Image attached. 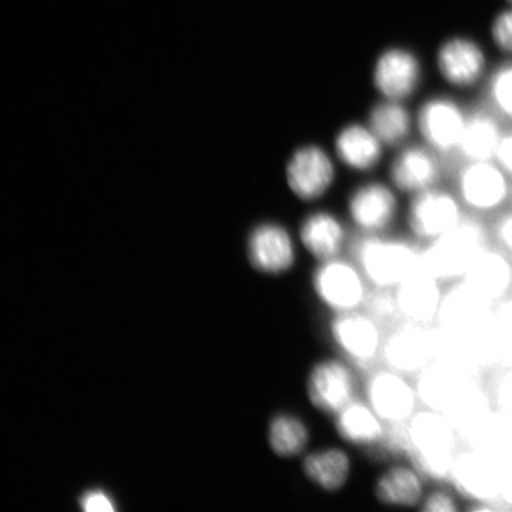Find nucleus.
I'll list each match as a JSON object with an SVG mask.
<instances>
[{
	"label": "nucleus",
	"instance_id": "f257e3e1",
	"mask_svg": "<svg viewBox=\"0 0 512 512\" xmlns=\"http://www.w3.org/2000/svg\"><path fill=\"white\" fill-rule=\"evenodd\" d=\"M409 456L421 475L433 480H451L458 453V435L443 413L426 408L407 421Z\"/></svg>",
	"mask_w": 512,
	"mask_h": 512
},
{
	"label": "nucleus",
	"instance_id": "f03ea898",
	"mask_svg": "<svg viewBox=\"0 0 512 512\" xmlns=\"http://www.w3.org/2000/svg\"><path fill=\"white\" fill-rule=\"evenodd\" d=\"M486 248L488 235L482 224L463 219L450 232L428 243L420 253V268L440 281L462 280Z\"/></svg>",
	"mask_w": 512,
	"mask_h": 512
},
{
	"label": "nucleus",
	"instance_id": "7ed1b4c3",
	"mask_svg": "<svg viewBox=\"0 0 512 512\" xmlns=\"http://www.w3.org/2000/svg\"><path fill=\"white\" fill-rule=\"evenodd\" d=\"M420 253L408 242L370 238L358 246L361 271L377 288H395L420 267Z\"/></svg>",
	"mask_w": 512,
	"mask_h": 512
},
{
	"label": "nucleus",
	"instance_id": "20e7f679",
	"mask_svg": "<svg viewBox=\"0 0 512 512\" xmlns=\"http://www.w3.org/2000/svg\"><path fill=\"white\" fill-rule=\"evenodd\" d=\"M366 277L361 268L338 258L320 262L312 287L324 306L337 313L357 311L367 302Z\"/></svg>",
	"mask_w": 512,
	"mask_h": 512
},
{
	"label": "nucleus",
	"instance_id": "39448f33",
	"mask_svg": "<svg viewBox=\"0 0 512 512\" xmlns=\"http://www.w3.org/2000/svg\"><path fill=\"white\" fill-rule=\"evenodd\" d=\"M451 482L463 497L479 505L478 510H503L498 504L501 464L470 447L458 453Z\"/></svg>",
	"mask_w": 512,
	"mask_h": 512
},
{
	"label": "nucleus",
	"instance_id": "423d86ee",
	"mask_svg": "<svg viewBox=\"0 0 512 512\" xmlns=\"http://www.w3.org/2000/svg\"><path fill=\"white\" fill-rule=\"evenodd\" d=\"M335 164L328 151L316 144L298 147L286 166V181L293 195L303 202L322 198L334 185Z\"/></svg>",
	"mask_w": 512,
	"mask_h": 512
},
{
	"label": "nucleus",
	"instance_id": "0eeeda50",
	"mask_svg": "<svg viewBox=\"0 0 512 512\" xmlns=\"http://www.w3.org/2000/svg\"><path fill=\"white\" fill-rule=\"evenodd\" d=\"M306 393L319 412L336 415L354 401V375L347 364L334 358L319 361L307 375Z\"/></svg>",
	"mask_w": 512,
	"mask_h": 512
},
{
	"label": "nucleus",
	"instance_id": "6e6552de",
	"mask_svg": "<svg viewBox=\"0 0 512 512\" xmlns=\"http://www.w3.org/2000/svg\"><path fill=\"white\" fill-rule=\"evenodd\" d=\"M462 220L457 198L434 188L416 194L408 211L412 232L428 242L450 232Z\"/></svg>",
	"mask_w": 512,
	"mask_h": 512
},
{
	"label": "nucleus",
	"instance_id": "1a4fd4ad",
	"mask_svg": "<svg viewBox=\"0 0 512 512\" xmlns=\"http://www.w3.org/2000/svg\"><path fill=\"white\" fill-rule=\"evenodd\" d=\"M369 406L380 418L392 425L407 424L419 402L415 387L403 374L389 369L375 374L368 382Z\"/></svg>",
	"mask_w": 512,
	"mask_h": 512
},
{
	"label": "nucleus",
	"instance_id": "9d476101",
	"mask_svg": "<svg viewBox=\"0 0 512 512\" xmlns=\"http://www.w3.org/2000/svg\"><path fill=\"white\" fill-rule=\"evenodd\" d=\"M421 63L405 48H390L379 56L373 69L374 86L383 99L405 101L418 91Z\"/></svg>",
	"mask_w": 512,
	"mask_h": 512
},
{
	"label": "nucleus",
	"instance_id": "9b49d317",
	"mask_svg": "<svg viewBox=\"0 0 512 512\" xmlns=\"http://www.w3.org/2000/svg\"><path fill=\"white\" fill-rule=\"evenodd\" d=\"M249 261L256 270L280 275L296 265L297 249L292 235L278 223H264L256 227L248 239Z\"/></svg>",
	"mask_w": 512,
	"mask_h": 512
},
{
	"label": "nucleus",
	"instance_id": "f8f14e48",
	"mask_svg": "<svg viewBox=\"0 0 512 512\" xmlns=\"http://www.w3.org/2000/svg\"><path fill=\"white\" fill-rule=\"evenodd\" d=\"M458 187L466 206L480 211L501 207L509 195L505 171L491 160L467 164L460 174Z\"/></svg>",
	"mask_w": 512,
	"mask_h": 512
},
{
	"label": "nucleus",
	"instance_id": "ddd939ff",
	"mask_svg": "<svg viewBox=\"0 0 512 512\" xmlns=\"http://www.w3.org/2000/svg\"><path fill=\"white\" fill-rule=\"evenodd\" d=\"M466 120L456 101L438 96L422 105L418 126L422 138L433 150L447 152L458 149Z\"/></svg>",
	"mask_w": 512,
	"mask_h": 512
},
{
	"label": "nucleus",
	"instance_id": "4468645a",
	"mask_svg": "<svg viewBox=\"0 0 512 512\" xmlns=\"http://www.w3.org/2000/svg\"><path fill=\"white\" fill-rule=\"evenodd\" d=\"M382 354L389 369L401 374L419 373L433 361L432 332L421 324L403 325L388 337Z\"/></svg>",
	"mask_w": 512,
	"mask_h": 512
},
{
	"label": "nucleus",
	"instance_id": "2eb2a0df",
	"mask_svg": "<svg viewBox=\"0 0 512 512\" xmlns=\"http://www.w3.org/2000/svg\"><path fill=\"white\" fill-rule=\"evenodd\" d=\"M331 337L350 360L358 363L373 361L383 347L374 318L357 311L338 313L331 322Z\"/></svg>",
	"mask_w": 512,
	"mask_h": 512
},
{
	"label": "nucleus",
	"instance_id": "dca6fc26",
	"mask_svg": "<svg viewBox=\"0 0 512 512\" xmlns=\"http://www.w3.org/2000/svg\"><path fill=\"white\" fill-rule=\"evenodd\" d=\"M441 281L418 268L395 287L399 313L409 323L426 325L437 319L444 293Z\"/></svg>",
	"mask_w": 512,
	"mask_h": 512
},
{
	"label": "nucleus",
	"instance_id": "f3484780",
	"mask_svg": "<svg viewBox=\"0 0 512 512\" xmlns=\"http://www.w3.org/2000/svg\"><path fill=\"white\" fill-rule=\"evenodd\" d=\"M476 375L454 364L433 360L419 371L416 394L426 408L444 413Z\"/></svg>",
	"mask_w": 512,
	"mask_h": 512
},
{
	"label": "nucleus",
	"instance_id": "a211bd4d",
	"mask_svg": "<svg viewBox=\"0 0 512 512\" xmlns=\"http://www.w3.org/2000/svg\"><path fill=\"white\" fill-rule=\"evenodd\" d=\"M348 213L352 222L364 232L379 233L395 220L398 201L386 184L367 183L352 191Z\"/></svg>",
	"mask_w": 512,
	"mask_h": 512
},
{
	"label": "nucleus",
	"instance_id": "6ab92c4d",
	"mask_svg": "<svg viewBox=\"0 0 512 512\" xmlns=\"http://www.w3.org/2000/svg\"><path fill=\"white\" fill-rule=\"evenodd\" d=\"M439 73L454 87L467 88L482 79L486 57L476 42L467 38H452L438 50Z\"/></svg>",
	"mask_w": 512,
	"mask_h": 512
},
{
	"label": "nucleus",
	"instance_id": "aec40b11",
	"mask_svg": "<svg viewBox=\"0 0 512 512\" xmlns=\"http://www.w3.org/2000/svg\"><path fill=\"white\" fill-rule=\"evenodd\" d=\"M464 283L479 297L494 305L507 296L512 287V264L503 253L486 248L465 273Z\"/></svg>",
	"mask_w": 512,
	"mask_h": 512
},
{
	"label": "nucleus",
	"instance_id": "412c9836",
	"mask_svg": "<svg viewBox=\"0 0 512 512\" xmlns=\"http://www.w3.org/2000/svg\"><path fill=\"white\" fill-rule=\"evenodd\" d=\"M438 177L437 159L420 146H409L402 150L390 168V178L395 188L414 195L432 189Z\"/></svg>",
	"mask_w": 512,
	"mask_h": 512
},
{
	"label": "nucleus",
	"instance_id": "4be33fe9",
	"mask_svg": "<svg viewBox=\"0 0 512 512\" xmlns=\"http://www.w3.org/2000/svg\"><path fill=\"white\" fill-rule=\"evenodd\" d=\"M299 239L306 251L320 262L338 258L345 241V229L329 211L307 215L300 224Z\"/></svg>",
	"mask_w": 512,
	"mask_h": 512
},
{
	"label": "nucleus",
	"instance_id": "5701e85b",
	"mask_svg": "<svg viewBox=\"0 0 512 512\" xmlns=\"http://www.w3.org/2000/svg\"><path fill=\"white\" fill-rule=\"evenodd\" d=\"M383 144L369 126L350 124L337 133L335 151L349 169L366 172L381 162Z\"/></svg>",
	"mask_w": 512,
	"mask_h": 512
},
{
	"label": "nucleus",
	"instance_id": "b1692460",
	"mask_svg": "<svg viewBox=\"0 0 512 512\" xmlns=\"http://www.w3.org/2000/svg\"><path fill=\"white\" fill-rule=\"evenodd\" d=\"M494 412L488 393L477 379L471 380L443 413L458 437L469 441Z\"/></svg>",
	"mask_w": 512,
	"mask_h": 512
},
{
	"label": "nucleus",
	"instance_id": "393cba45",
	"mask_svg": "<svg viewBox=\"0 0 512 512\" xmlns=\"http://www.w3.org/2000/svg\"><path fill=\"white\" fill-rule=\"evenodd\" d=\"M304 475L313 485L326 492L341 491L348 484L352 462L341 447H324L307 453L303 459Z\"/></svg>",
	"mask_w": 512,
	"mask_h": 512
},
{
	"label": "nucleus",
	"instance_id": "a878e982",
	"mask_svg": "<svg viewBox=\"0 0 512 512\" xmlns=\"http://www.w3.org/2000/svg\"><path fill=\"white\" fill-rule=\"evenodd\" d=\"M374 494L381 504L414 508L424 501V483L415 466L395 465L377 478Z\"/></svg>",
	"mask_w": 512,
	"mask_h": 512
},
{
	"label": "nucleus",
	"instance_id": "bb28decb",
	"mask_svg": "<svg viewBox=\"0 0 512 512\" xmlns=\"http://www.w3.org/2000/svg\"><path fill=\"white\" fill-rule=\"evenodd\" d=\"M336 431L344 441L356 446H370L382 439L383 420L369 403L352 401L335 415Z\"/></svg>",
	"mask_w": 512,
	"mask_h": 512
},
{
	"label": "nucleus",
	"instance_id": "cd10ccee",
	"mask_svg": "<svg viewBox=\"0 0 512 512\" xmlns=\"http://www.w3.org/2000/svg\"><path fill=\"white\" fill-rule=\"evenodd\" d=\"M503 134L494 119L486 114L467 118L458 150L470 162H484L496 158Z\"/></svg>",
	"mask_w": 512,
	"mask_h": 512
},
{
	"label": "nucleus",
	"instance_id": "c85d7f7f",
	"mask_svg": "<svg viewBox=\"0 0 512 512\" xmlns=\"http://www.w3.org/2000/svg\"><path fill=\"white\" fill-rule=\"evenodd\" d=\"M310 438L309 426L297 414H277L268 427V444L281 458L299 457L309 446Z\"/></svg>",
	"mask_w": 512,
	"mask_h": 512
},
{
	"label": "nucleus",
	"instance_id": "c756f323",
	"mask_svg": "<svg viewBox=\"0 0 512 512\" xmlns=\"http://www.w3.org/2000/svg\"><path fill=\"white\" fill-rule=\"evenodd\" d=\"M472 448L488 454L499 464L512 460V418L494 411L467 441Z\"/></svg>",
	"mask_w": 512,
	"mask_h": 512
},
{
	"label": "nucleus",
	"instance_id": "7c9ffc66",
	"mask_svg": "<svg viewBox=\"0 0 512 512\" xmlns=\"http://www.w3.org/2000/svg\"><path fill=\"white\" fill-rule=\"evenodd\" d=\"M368 126L383 145L394 146L408 137L412 118L401 101L383 99L371 108Z\"/></svg>",
	"mask_w": 512,
	"mask_h": 512
},
{
	"label": "nucleus",
	"instance_id": "2f4dec72",
	"mask_svg": "<svg viewBox=\"0 0 512 512\" xmlns=\"http://www.w3.org/2000/svg\"><path fill=\"white\" fill-rule=\"evenodd\" d=\"M495 339L497 362L512 368V299L495 310Z\"/></svg>",
	"mask_w": 512,
	"mask_h": 512
},
{
	"label": "nucleus",
	"instance_id": "473e14b6",
	"mask_svg": "<svg viewBox=\"0 0 512 512\" xmlns=\"http://www.w3.org/2000/svg\"><path fill=\"white\" fill-rule=\"evenodd\" d=\"M490 95L497 110L512 119V62L496 70L490 81Z\"/></svg>",
	"mask_w": 512,
	"mask_h": 512
},
{
	"label": "nucleus",
	"instance_id": "72a5a7b5",
	"mask_svg": "<svg viewBox=\"0 0 512 512\" xmlns=\"http://www.w3.org/2000/svg\"><path fill=\"white\" fill-rule=\"evenodd\" d=\"M368 306L373 318L388 319L399 312L395 294L390 293L389 288H377L374 296L369 298Z\"/></svg>",
	"mask_w": 512,
	"mask_h": 512
},
{
	"label": "nucleus",
	"instance_id": "f704fd0d",
	"mask_svg": "<svg viewBox=\"0 0 512 512\" xmlns=\"http://www.w3.org/2000/svg\"><path fill=\"white\" fill-rule=\"evenodd\" d=\"M491 32L496 46L512 55V9L496 17Z\"/></svg>",
	"mask_w": 512,
	"mask_h": 512
},
{
	"label": "nucleus",
	"instance_id": "c9c22d12",
	"mask_svg": "<svg viewBox=\"0 0 512 512\" xmlns=\"http://www.w3.org/2000/svg\"><path fill=\"white\" fill-rule=\"evenodd\" d=\"M495 402L497 411L512 418V368H507V371L498 380L495 389Z\"/></svg>",
	"mask_w": 512,
	"mask_h": 512
},
{
	"label": "nucleus",
	"instance_id": "e433bc0d",
	"mask_svg": "<svg viewBox=\"0 0 512 512\" xmlns=\"http://www.w3.org/2000/svg\"><path fill=\"white\" fill-rule=\"evenodd\" d=\"M422 511L426 512H454L458 510L457 502L445 491H435L421 502Z\"/></svg>",
	"mask_w": 512,
	"mask_h": 512
},
{
	"label": "nucleus",
	"instance_id": "4c0bfd02",
	"mask_svg": "<svg viewBox=\"0 0 512 512\" xmlns=\"http://www.w3.org/2000/svg\"><path fill=\"white\" fill-rule=\"evenodd\" d=\"M498 504L503 510H512V460L501 464Z\"/></svg>",
	"mask_w": 512,
	"mask_h": 512
},
{
	"label": "nucleus",
	"instance_id": "58836bf2",
	"mask_svg": "<svg viewBox=\"0 0 512 512\" xmlns=\"http://www.w3.org/2000/svg\"><path fill=\"white\" fill-rule=\"evenodd\" d=\"M81 507L87 512H111L114 511L112 499L104 492H88L81 499Z\"/></svg>",
	"mask_w": 512,
	"mask_h": 512
},
{
	"label": "nucleus",
	"instance_id": "ea45409f",
	"mask_svg": "<svg viewBox=\"0 0 512 512\" xmlns=\"http://www.w3.org/2000/svg\"><path fill=\"white\" fill-rule=\"evenodd\" d=\"M495 159L505 172L512 175V133L503 136Z\"/></svg>",
	"mask_w": 512,
	"mask_h": 512
},
{
	"label": "nucleus",
	"instance_id": "a19ab883",
	"mask_svg": "<svg viewBox=\"0 0 512 512\" xmlns=\"http://www.w3.org/2000/svg\"><path fill=\"white\" fill-rule=\"evenodd\" d=\"M496 230L498 240L512 253V214L504 216Z\"/></svg>",
	"mask_w": 512,
	"mask_h": 512
},
{
	"label": "nucleus",
	"instance_id": "79ce46f5",
	"mask_svg": "<svg viewBox=\"0 0 512 512\" xmlns=\"http://www.w3.org/2000/svg\"><path fill=\"white\" fill-rule=\"evenodd\" d=\"M509 2H511V3H512V0H509Z\"/></svg>",
	"mask_w": 512,
	"mask_h": 512
}]
</instances>
